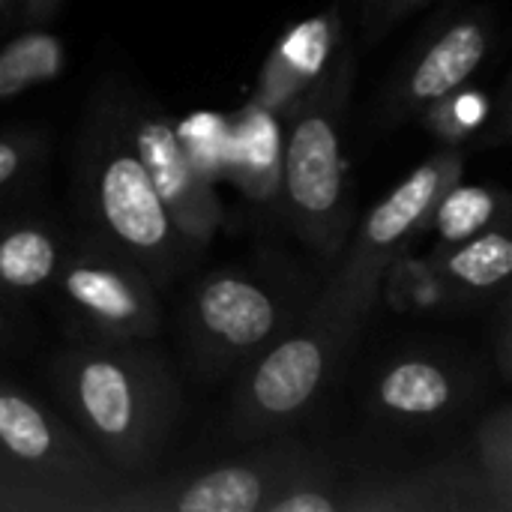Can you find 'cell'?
I'll return each instance as SVG.
<instances>
[{
  "label": "cell",
  "instance_id": "cell-15",
  "mask_svg": "<svg viewBox=\"0 0 512 512\" xmlns=\"http://www.w3.org/2000/svg\"><path fill=\"white\" fill-rule=\"evenodd\" d=\"M429 267L450 294V303H483L507 291L512 273V240L504 225H492L459 243H438Z\"/></svg>",
  "mask_w": 512,
  "mask_h": 512
},
{
  "label": "cell",
  "instance_id": "cell-12",
  "mask_svg": "<svg viewBox=\"0 0 512 512\" xmlns=\"http://www.w3.org/2000/svg\"><path fill=\"white\" fill-rule=\"evenodd\" d=\"M471 366L435 351H405L387 360L369 387L375 420L393 429H432L453 420L471 399Z\"/></svg>",
  "mask_w": 512,
  "mask_h": 512
},
{
  "label": "cell",
  "instance_id": "cell-28",
  "mask_svg": "<svg viewBox=\"0 0 512 512\" xmlns=\"http://www.w3.org/2000/svg\"><path fill=\"white\" fill-rule=\"evenodd\" d=\"M501 336H498V366L501 375L510 378V300L507 294H501Z\"/></svg>",
  "mask_w": 512,
  "mask_h": 512
},
{
  "label": "cell",
  "instance_id": "cell-6",
  "mask_svg": "<svg viewBox=\"0 0 512 512\" xmlns=\"http://www.w3.org/2000/svg\"><path fill=\"white\" fill-rule=\"evenodd\" d=\"M300 297L273 273L213 270L189 291L183 330L198 375L219 378L276 342L297 318Z\"/></svg>",
  "mask_w": 512,
  "mask_h": 512
},
{
  "label": "cell",
  "instance_id": "cell-4",
  "mask_svg": "<svg viewBox=\"0 0 512 512\" xmlns=\"http://www.w3.org/2000/svg\"><path fill=\"white\" fill-rule=\"evenodd\" d=\"M363 324L318 297L276 342L246 360L234 387L231 435L258 441L291 426L330 384Z\"/></svg>",
  "mask_w": 512,
  "mask_h": 512
},
{
  "label": "cell",
  "instance_id": "cell-11",
  "mask_svg": "<svg viewBox=\"0 0 512 512\" xmlns=\"http://www.w3.org/2000/svg\"><path fill=\"white\" fill-rule=\"evenodd\" d=\"M495 42V18L486 9L453 18L420 42L402 72L390 81L381 102V123L387 129L414 120L432 102L468 84L486 63Z\"/></svg>",
  "mask_w": 512,
  "mask_h": 512
},
{
  "label": "cell",
  "instance_id": "cell-1",
  "mask_svg": "<svg viewBox=\"0 0 512 512\" xmlns=\"http://www.w3.org/2000/svg\"><path fill=\"white\" fill-rule=\"evenodd\" d=\"M48 384L66 420L123 480L162 456L180 390L147 342L78 336L51 357Z\"/></svg>",
  "mask_w": 512,
  "mask_h": 512
},
{
  "label": "cell",
  "instance_id": "cell-29",
  "mask_svg": "<svg viewBox=\"0 0 512 512\" xmlns=\"http://www.w3.org/2000/svg\"><path fill=\"white\" fill-rule=\"evenodd\" d=\"M12 333H15V312H12L9 294L0 291V345L6 339H12Z\"/></svg>",
  "mask_w": 512,
  "mask_h": 512
},
{
  "label": "cell",
  "instance_id": "cell-8",
  "mask_svg": "<svg viewBox=\"0 0 512 512\" xmlns=\"http://www.w3.org/2000/svg\"><path fill=\"white\" fill-rule=\"evenodd\" d=\"M54 282L81 336L150 342L162 327L156 285L93 231L69 240Z\"/></svg>",
  "mask_w": 512,
  "mask_h": 512
},
{
  "label": "cell",
  "instance_id": "cell-23",
  "mask_svg": "<svg viewBox=\"0 0 512 512\" xmlns=\"http://www.w3.org/2000/svg\"><path fill=\"white\" fill-rule=\"evenodd\" d=\"M45 150L48 138L42 129L18 126L0 132V207L33 180L45 159Z\"/></svg>",
  "mask_w": 512,
  "mask_h": 512
},
{
  "label": "cell",
  "instance_id": "cell-21",
  "mask_svg": "<svg viewBox=\"0 0 512 512\" xmlns=\"http://www.w3.org/2000/svg\"><path fill=\"white\" fill-rule=\"evenodd\" d=\"M423 126L441 138V144L450 147H465L474 141V135H483V144L489 141L492 132V99L480 90H471L462 84L459 90L447 93L444 99L432 102L426 111L417 114Z\"/></svg>",
  "mask_w": 512,
  "mask_h": 512
},
{
  "label": "cell",
  "instance_id": "cell-20",
  "mask_svg": "<svg viewBox=\"0 0 512 512\" xmlns=\"http://www.w3.org/2000/svg\"><path fill=\"white\" fill-rule=\"evenodd\" d=\"M345 480L336 465L318 453H309L279 483L264 512H342Z\"/></svg>",
  "mask_w": 512,
  "mask_h": 512
},
{
  "label": "cell",
  "instance_id": "cell-27",
  "mask_svg": "<svg viewBox=\"0 0 512 512\" xmlns=\"http://www.w3.org/2000/svg\"><path fill=\"white\" fill-rule=\"evenodd\" d=\"M60 6L63 0H18V21L24 27H42L57 15Z\"/></svg>",
  "mask_w": 512,
  "mask_h": 512
},
{
  "label": "cell",
  "instance_id": "cell-16",
  "mask_svg": "<svg viewBox=\"0 0 512 512\" xmlns=\"http://www.w3.org/2000/svg\"><path fill=\"white\" fill-rule=\"evenodd\" d=\"M66 246L69 237L48 219H0V291L9 297H24L54 285Z\"/></svg>",
  "mask_w": 512,
  "mask_h": 512
},
{
  "label": "cell",
  "instance_id": "cell-19",
  "mask_svg": "<svg viewBox=\"0 0 512 512\" xmlns=\"http://www.w3.org/2000/svg\"><path fill=\"white\" fill-rule=\"evenodd\" d=\"M66 66V45L57 33L27 27L0 45V99L54 81Z\"/></svg>",
  "mask_w": 512,
  "mask_h": 512
},
{
  "label": "cell",
  "instance_id": "cell-7",
  "mask_svg": "<svg viewBox=\"0 0 512 512\" xmlns=\"http://www.w3.org/2000/svg\"><path fill=\"white\" fill-rule=\"evenodd\" d=\"M465 165V147L441 144V150H435L390 195H384L363 216L354 240L345 246L348 252L342 255L336 276L321 291V300L366 321L381 294L384 273L405 255L411 240L426 231L435 204L453 183L462 180Z\"/></svg>",
  "mask_w": 512,
  "mask_h": 512
},
{
  "label": "cell",
  "instance_id": "cell-22",
  "mask_svg": "<svg viewBox=\"0 0 512 512\" xmlns=\"http://www.w3.org/2000/svg\"><path fill=\"white\" fill-rule=\"evenodd\" d=\"M474 465L498 512H512V411L498 405L474 435Z\"/></svg>",
  "mask_w": 512,
  "mask_h": 512
},
{
  "label": "cell",
  "instance_id": "cell-10",
  "mask_svg": "<svg viewBox=\"0 0 512 512\" xmlns=\"http://www.w3.org/2000/svg\"><path fill=\"white\" fill-rule=\"evenodd\" d=\"M117 120L144 162L153 189L159 192L168 216L174 219L183 240L204 252L213 234L222 225V204L213 192V183L192 162L189 150L177 135V123L162 114L156 105L138 99L132 90H108Z\"/></svg>",
  "mask_w": 512,
  "mask_h": 512
},
{
  "label": "cell",
  "instance_id": "cell-26",
  "mask_svg": "<svg viewBox=\"0 0 512 512\" xmlns=\"http://www.w3.org/2000/svg\"><path fill=\"white\" fill-rule=\"evenodd\" d=\"M0 512H57L54 504L0 465Z\"/></svg>",
  "mask_w": 512,
  "mask_h": 512
},
{
  "label": "cell",
  "instance_id": "cell-3",
  "mask_svg": "<svg viewBox=\"0 0 512 512\" xmlns=\"http://www.w3.org/2000/svg\"><path fill=\"white\" fill-rule=\"evenodd\" d=\"M357 78V54L339 42L327 69L285 114L279 186L294 234L324 261H336L351 234L345 117Z\"/></svg>",
  "mask_w": 512,
  "mask_h": 512
},
{
  "label": "cell",
  "instance_id": "cell-30",
  "mask_svg": "<svg viewBox=\"0 0 512 512\" xmlns=\"http://www.w3.org/2000/svg\"><path fill=\"white\" fill-rule=\"evenodd\" d=\"M18 18V0H0V30L12 27Z\"/></svg>",
  "mask_w": 512,
  "mask_h": 512
},
{
  "label": "cell",
  "instance_id": "cell-5",
  "mask_svg": "<svg viewBox=\"0 0 512 512\" xmlns=\"http://www.w3.org/2000/svg\"><path fill=\"white\" fill-rule=\"evenodd\" d=\"M0 465L57 512H108L129 483L30 390L0 378Z\"/></svg>",
  "mask_w": 512,
  "mask_h": 512
},
{
  "label": "cell",
  "instance_id": "cell-18",
  "mask_svg": "<svg viewBox=\"0 0 512 512\" xmlns=\"http://www.w3.org/2000/svg\"><path fill=\"white\" fill-rule=\"evenodd\" d=\"M507 216H510L507 192L495 186H465L459 180L441 195L426 228H432L441 237V243H459L492 225H504Z\"/></svg>",
  "mask_w": 512,
  "mask_h": 512
},
{
  "label": "cell",
  "instance_id": "cell-24",
  "mask_svg": "<svg viewBox=\"0 0 512 512\" xmlns=\"http://www.w3.org/2000/svg\"><path fill=\"white\" fill-rule=\"evenodd\" d=\"M177 135L183 147L189 150L192 162L201 168V174L213 183L219 174H225V147H228V120L216 114H192L183 123H177Z\"/></svg>",
  "mask_w": 512,
  "mask_h": 512
},
{
  "label": "cell",
  "instance_id": "cell-14",
  "mask_svg": "<svg viewBox=\"0 0 512 512\" xmlns=\"http://www.w3.org/2000/svg\"><path fill=\"white\" fill-rule=\"evenodd\" d=\"M342 42V9L333 3L330 9L288 27L282 39L267 54L261 66L255 93L246 108L276 114L279 120L297 105V99L315 84V78L327 69L333 51Z\"/></svg>",
  "mask_w": 512,
  "mask_h": 512
},
{
  "label": "cell",
  "instance_id": "cell-9",
  "mask_svg": "<svg viewBox=\"0 0 512 512\" xmlns=\"http://www.w3.org/2000/svg\"><path fill=\"white\" fill-rule=\"evenodd\" d=\"M312 450L294 438H276L216 468L123 486L108 512H264L279 483Z\"/></svg>",
  "mask_w": 512,
  "mask_h": 512
},
{
  "label": "cell",
  "instance_id": "cell-13",
  "mask_svg": "<svg viewBox=\"0 0 512 512\" xmlns=\"http://www.w3.org/2000/svg\"><path fill=\"white\" fill-rule=\"evenodd\" d=\"M342 512H498L474 456L456 453L399 474L345 480Z\"/></svg>",
  "mask_w": 512,
  "mask_h": 512
},
{
  "label": "cell",
  "instance_id": "cell-25",
  "mask_svg": "<svg viewBox=\"0 0 512 512\" xmlns=\"http://www.w3.org/2000/svg\"><path fill=\"white\" fill-rule=\"evenodd\" d=\"M423 6H426V0H366L363 36L369 42H381L399 21L411 18Z\"/></svg>",
  "mask_w": 512,
  "mask_h": 512
},
{
  "label": "cell",
  "instance_id": "cell-17",
  "mask_svg": "<svg viewBox=\"0 0 512 512\" xmlns=\"http://www.w3.org/2000/svg\"><path fill=\"white\" fill-rule=\"evenodd\" d=\"M282 168V129L279 117L255 108H243L228 120L225 177L246 195L267 198L279 183Z\"/></svg>",
  "mask_w": 512,
  "mask_h": 512
},
{
  "label": "cell",
  "instance_id": "cell-2",
  "mask_svg": "<svg viewBox=\"0 0 512 512\" xmlns=\"http://www.w3.org/2000/svg\"><path fill=\"white\" fill-rule=\"evenodd\" d=\"M75 183L93 234L123 252L159 288H168L195 252L168 216L153 180L129 144L111 93L93 102L75 153Z\"/></svg>",
  "mask_w": 512,
  "mask_h": 512
}]
</instances>
